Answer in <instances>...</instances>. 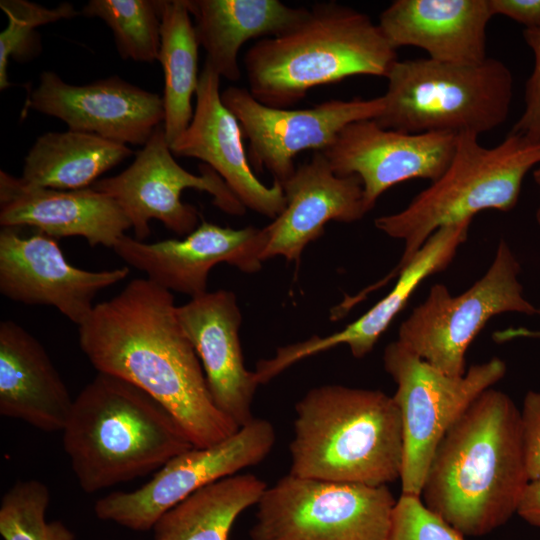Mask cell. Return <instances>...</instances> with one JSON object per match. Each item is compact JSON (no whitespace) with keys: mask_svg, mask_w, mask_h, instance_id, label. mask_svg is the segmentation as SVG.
Here are the masks:
<instances>
[{"mask_svg":"<svg viewBox=\"0 0 540 540\" xmlns=\"http://www.w3.org/2000/svg\"><path fill=\"white\" fill-rule=\"evenodd\" d=\"M176 307L172 292L147 278L133 279L94 306L79 326V344L98 372L146 392L178 421L194 447H208L239 427L213 402Z\"/></svg>","mask_w":540,"mask_h":540,"instance_id":"cell-1","label":"cell"},{"mask_svg":"<svg viewBox=\"0 0 540 540\" xmlns=\"http://www.w3.org/2000/svg\"><path fill=\"white\" fill-rule=\"evenodd\" d=\"M529 481L520 411L506 393L491 387L442 437L420 498L464 537H479L516 513Z\"/></svg>","mask_w":540,"mask_h":540,"instance_id":"cell-2","label":"cell"},{"mask_svg":"<svg viewBox=\"0 0 540 540\" xmlns=\"http://www.w3.org/2000/svg\"><path fill=\"white\" fill-rule=\"evenodd\" d=\"M62 434L76 480L88 494L159 470L194 447L160 403L101 372L74 399Z\"/></svg>","mask_w":540,"mask_h":540,"instance_id":"cell-3","label":"cell"},{"mask_svg":"<svg viewBox=\"0 0 540 540\" xmlns=\"http://www.w3.org/2000/svg\"><path fill=\"white\" fill-rule=\"evenodd\" d=\"M396 51L366 13L329 1L313 5L287 31L256 42L244 67L257 101L288 108L317 86L357 75L386 77Z\"/></svg>","mask_w":540,"mask_h":540,"instance_id":"cell-4","label":"cell"},{"mask_svg":"<svg viewBox=\"0 0 540 540\" xmlns=\"http://www.w3.org/2000/svg\"><path fill=\"white\" fill-rule=\"evenodd\" d=\"M295 412L289 474L375 487L400 479L403 430L393 396L322 385L310 389Z\"/></svg>","mask_w":540,"mask_h":540,"instance_id":"cell-5","label":"cell"},{"mask_svg":"<svg viewBox=\"0 0 540 540\" xmlns=\"http://www.w3.org/2000/svg\"><path fill=\"white\" fill-rule=\"evenodd\" d=\"M477 135H457L444 173L401 211L375 219V227L404 242L402 256L389 274L355 294L356 303L397 277L438 229L472 220L484 210H512L526 174L540 165V143L508 133L496 146L480 144Z\"/></svg>","mask_w":540,"mask_h":540,"instance_id":"cell-6","label":"cell"},{"mask_svg":"<svg viewBox=\"0 0 540 540\" xmlns=\"http://www.w3.org/2000/svg\"><path fill=\"white\" fill-rule=\"evenodd\" d=\"M385 78L384 109L373 120L405 133L479 136L507 120L513 99L511 70L491 57L477 64L397 60Z\"/></svg>","mask_w":540,"mask_h":540,"instance_id":"cell-7","label":"cell"},{"mask_svg":"<svg viewBox=\"0 0 540 540\" xmlns=\"http://www.w3.org/2000/svg\"><path fill=\"white\" fill-rule=\"evenodd\" d=\"M383 365L396 384L393 398L402 420V494L420 497L442 437L483 391L505 376L506 364L494 357L461 376H450L396 340L386 346Z\"/></svg>","mask_w":540,"mask_h":540,"instance_id":"cell-8","label":"cell"},{"mask_svg":"<svg viewBox=\"0 0 540 540\" xmlns=\"http://www.w3.org/2000/svg\"><path fill=\"white\" fill-rule=\"evenodd\" d=\"M520 264L504 239L486 273L470 288L452 296L434 284L398 330V339L421 359L450 376L466 372L468 347L486 323L505 312L540 314L523 295Z\"/></svg>","mask_w":540,"mask_h":540,"instance_id":"cell-9","label":"cell"},{"mask_svg":"<svg viewBox=\"0 0 540 540\" xmlns=\"http://www.w3.org/2000/svg\"><path fill=\"white\" fill-rule=\"evenodd\" d=\"M396 500L367 486L288 474L257 503L251 540H388Z\"/></svg>","mask_w":540,"mask_h":540,"instance_id":"cell-10","label":"cell"},{"mask_svg":"<svg viewBox=\"0 0 540 540\" xmlns=\"http://www.w3.org/2000/svg\"><path fill=\"white\" fill-rule=\"evenodd\" d=\"M275 440L273 425L254 418L215 445L192 447L173 457L141 487L101 497L94 505L95 515L134 531L150 530L198 489L263 461Z\"/></svg>","mask_w":540,"mask_h":540,"instance_id":"cell-11","label":"cell"},{"mask_svg":"<svg viewBox=\"0 0 540 540\" xmlns=\"http://www.w3.org/2000/svg\"><path fill=\"white\" fill-rule=\"evenodd\" d=\"M91 187L119 205L140 241L150 235L152 219L180 236H187L198 227L197 209L181 200L185 189L209 193L213 204L227 214L243 215L246 210L210 166L202 165L201 174L196 175L176 162L163 124L155 129L129 167L116 176L96 181Z\"/></svg>","mask_w":540,"mask_h":540,"instance_id":"cell-12","label":"cell"},{"mask_svg":"<svg viewBox=\"0 0 540 540\" xmlns=\"http://www.w3.org/2000/svg\"><path fill=\"white\" fill-rule=\"evenodd\" d=\"M221 99L249 140L251 167L268 170L279 183L295 172L298 153L323 152L347 125L376 119L384 109L383 96L331 99L305 109L274 108L257 101L248 89L235 86L226 88Z\"/></svg>","mask_w":540,"mask_h":540,"instance_id":"cell-13","label":"cell"},{"mask_svg":"<svg viewBox=\"0 0 540 540\" xmlns=\"http://www.w3.org/2000/svg\"><path fill=\"white\" fill-rule=\"evenodd\" d=\"M128 267L88 271L72 266L56 238L40 231L23 236L14 227L0 231V292L29 305L54 306L78 327L93 311L97 293L124 280Z\"/></svg>","mask_w":540,"mask_h":540,"instance_id":"cell-14","label":"cell"},{"mask_svg":"<svg viewBox=\"0 0 540 540\" xmlns=\"http://www.w3.org/2000/svg\"><path fill=\"white\" fill-rule=\"evenodd\" d=\"M456 140L457 135L445 132L385 129L369 119L347 125L323 154L337 175L359 177L369 212L398 183L437 180L452 160Z\"/></svg>","mask_w":540,"mask_h":540,"instance_id":"cell-15","label":"cell"},{"mask_svg":"<svg viewBox=\"0 0 540 540\" xmlns=\"http://www.w3.org/2000/svg\"><path fill=\"white\" fill-rule=\"evenodd\" d=\"M265 246L263 228L234 229L202 221L180 240L145 243L124 235L113 250L128 265L145 273L148 280L191 299L208 292L209 272L219 263L246 273L259 271Z\"/></svg>","mask_w":540,"mask_h":540,"instance_id":"cell-16","label":"cell"},{"mask_svg":"<svg viewBox=\"0 0 540 540\" xmlns=\"http://www.w3.org/2000/svg\"><path fill=\"white\" fill-rule=\"evenodd\" d=\"M26 107L59 118L70 130L125 145H145L164 120L163 100L158 94L117 76L78 86L45 71Z\"/></svg>","mask_w":540,"mask_h":540,"instance_id":"cell-17","label":"cell"},{"mask_svg":"<svg viewBox=\"0 0 540 540\" xmlns=\"http://www.w3.org/2000/svg\"><path fill=\"white\" fill-rule=\"evenodd\" d=\"M220 78L204 64L193 118L170 149L174 155L202 160L246 208L275 219L286 206L282 185L273 181L266 186L256 177L245 152L240 123L222 102Z\"/></svg>","mask_w":540,"mask_h":540,"instance_id":"cell-18","label":"cell"},{"mask_svg":"<svg viewBox=\"0 0 540 540\" xmlns=\"http://www.w3.org/2000/svg\"><path fill=\"white\" fill-rule=\"evenodd\" d=\"M179 323L204 371L216 407L239 428L254 419L252 403L260 385L244 364L239 329L242 315L235 294L207 292L176 307Z\"/></svg>","mask_w":540,"mask_h":540,"instance_id":"cell-19","label":"cell"},{"mask_svg":"<svg viewBox=\"0 0 540 540\" xmlns=\"http://www.w3.org/2000/svg\"><path fill=\"white\" fill-rule=\"evenodd\" d=\"M471 222L468 220L435 231L399 273L392 290L342 330L280 347L272 358L260 360L255 370L259 384L267 383L298 361L341 344L347 345L357 359L369 354L418 286L451 263L467 239Z\"/></svg>","mask_w":540,"mask_h":540,"instance_id":"cell-20","label":"cell"},{"mask_svg":"<svg viewBox=\"0 0 540 540\" xmlns=\"http://www.w3.org/2000/svg\"><path fill=\"white\" fill-rule=\"evenodd\" d=\"M281 185L286 206L263 227V262L275 256L299 262L304 248L324 234L328 222L351 223L368 213L359 177L337 175L321 151Z\"/></svg>","mask_w":540,"mask_h":540,"instance_id":"cell-21","label":"cell"},{"mask_svg":"<svg viewBox=\"0 0 540 540\" xmlns=\"http://www.w3.org/2000/svg\"><path fill=\"white\" fill-rule=\"evenodd\" d=\"M0 224L30 226L53 238L80 236L90 246L113 248L131 224L108 195L92 187L58 190L0 171Z\"/></svg>","mask_w":540,"mask_h":540,"instance_id":"cell-22","label":"cell"},{"mask_svg":"<svg viewBox=\"0 0 540 540\" xmlns=\"http://www.w3.org/2000/svg\"><path fill=\"white\" fill-rule=\"evenodd\" d=\"M489 0H395L378 25L398 49L413 46L441 62L477 64L487 58Z\"/></svg>","mask_w":540,"mask_h":540,"instance_id":"cell-23","label":"cell"},{"mask_svg":"<svg viewBox=\"0 0 540 540\" xmlns=\"http://www.w3.org/2000/svg\"><path fill=\"white\" fill-rule=\"evenodd\" d=\"M74 399L41 343L11 320L0 323V414L43 432H62Z\"/></svg>","mask_w":540,"mask_h":540,"instance_id":"cell-24","label":"cell"},{"mask_svg":"<svg viewBox=\"0 0 540 540\" xmlns=\"http://www.w3.org/2000/svg\"><path fill=\"white\" fill-rule=\"evenodd\" d=\"M206 61L220 77L241 78L238 54L247 41L279 35L297 24L307 8H293L279 0H187Z\"/></svg>","mask_w":540,"mask_h":540,"instance_id":"cell-25","label":"cell"},{"mask_svg":"<svg viewBox=\"0 0 540 540\" xmlns=\"http://www.w3.org/2000/svg\"><path fill=\"white\" fill-rule=\"evenodd\" d=\"M132 154L127 145L96 134L70 129L48 132L28 151L21 178L39 187L85 189Z\"/></svg>","mask_w":540,"mask_h":540,"instance_id":"cell-26","label":"cell"},{"mask_svg":"<svg viewBox=\"0 0 540 540\" xmlns=\"http://www.w3.org/2000/svg\"><path fill=\"white\" fill-rule=\"evenodd\" d=\"M266 488L252 474L210 483L166 511L152 528L153 540H229L234 521Z\"/></svg>","mask_w":540,"mask_h":540,"instance_id":"cell-27","label":"cell"},{"mask_svg":"<svg viewBox=\"0 0 540 540\" xmlns=\"http://www.w3.org/2000/svg\"><path fill=\"white\" fill-rule=\"evenodd\" d=\"M158 61L164 72L163 129L171 145L193 118L192 98L199 83L198 47L187 0H161Z\"/></svg>","mask_w":540,"mask_h":540,"instance_id":"cell-28","label":"cell"},{"mask_svg":"<svg viewBox=\"0 0 540 540\" xmlns=\"http://www.w3.org/2000/svg\"><path fill=\"white\" fill-rule=\"evenodd\" d=\"M81 13L103 20L112 30L123 59L158 60L161 43L160 1L91 0Z\"/></svg>","mask_w":540,"mask_h":540,"instance_id":"cell-29","label":"cell"},{"mask_svg":"<svg viewBox=\"0 0 540 540\" xmlns=\"http://www.w3.org/2000/svg\"><path fill=\"white\" fill-rule=\"evenodd\" d=\"M48 487L37 479L15 482L0 502V534L3 540H75L61 521H47Z\"/></svg>","mask_w":540,"mask_h":540,"instance_id":"cell-30","label":"cell"},{"mask_svg":"<svg viewBox=\"0 0 540 540\" xmlns=\"http://www.w3.org/2000/svg\"><path fill=\"white\" fill-rule=\"evenodd\" d=\"M0 7L7 15L8 25L0 34V89L10 86L7 68L9 59H27L36 51V28L62 19H70L79 12L70 3L49 9L25 0H1Z\"/></svg>","mask_w":540,"mask_h":540,"instance_id":"cell-31","label":"cell"},{"mask_svg":"<svg viewBox=\"0 0 540 540\" xmlns=\"http://www.w3.org/2000/svg\"><path fill=\"white\" fill-rule=\"evenodd\" d=\"M388 540H464V536L428 509L419 496L401 494L393 509Z\"/></svg>","mask_w":540,"mask_h":540,"instance_id":"cell-32","label":"cell"},{"mask_svg":"<svg viewBox=\"0 0 540 540\" xmlns=\"http://www.w3.org/2000/svg\"><path fill=\"white\" fill-rule=\"evenodd\" d=\"M523 38L533 53L534 65L525 84L524 110L510 133L540 143V27L525 28Z\"/></svg>","mask_w":540,"mask_h":540,"instance_id":"cell-33","label":"cell"},{"mask_svg":"<svg viewBox=\"0 0 540 540\" xmlns=\"http://www.w3.org/2000/svg\"><path fill=\"white\" fill-rule=\"evenodd\" d=\"M522 443L529 480L540 477V391H528L520 411Z\"/></svg>","mask_w":540,"mask_h":540,"instance_id":"cell-34","label":"cell"},{"mask_svg":"<svg viewBox=\"0 0 540 540\" xmlns=\"http://www.w3.org/2000/svg\"><path fill=\"white\" fill-rule=\"evenodd\" d=\"M493 15L506 16L525 28L540 27V0H489Z\"/></svg>","mask_w":540,"mask_h":540,"instance_id":"cell-35","label":"cell"},{"mask_svg":"<svg viewBox=\"0 0 540 540\" xmlns=\"http://www.w3.org/2000/svg\"><path fill=\"white\" fill-rule=\"evenodd\" d=\"M516 513L529 524L540 528V477L528 482Z\"/></svg>","mask_w":540,"mask_h":540,"instance_id":"cell-36","label":"cell"},{"mask_svg":"<svg viewBox=\"0 0 540 540\" xmlns=\"http://www.w3.org/2000/svg\"><path fill=\"white\" fill-rule=\"evenodd\" d=\"M517 338H540V330H531L524 327H519L508 328L493 333V339L495 342H506Z\"/></svg>","mask_w":540,"mask_h":540,"instance_id":"cell-37","label":"cell"},{"mask_svg":"<svg viewBox=\"0 0 540 540\" xmlns=\"http://www.w3.org/2000/svg\"><path fill=\"white\" fill-rule=\"evenodd\" d=\"M533 179L539 189V204L535 213L536 222L540 226V165L533 170Z\"/></svg>","mask_w":540,"mask_h":540,"instance_id":"cell-38","label":"cell"}]
</instances>
